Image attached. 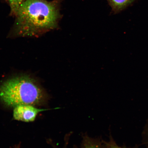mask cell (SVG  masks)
I'll return each instance as SVG.
<instances>
[{
  "mask_svg": "<svg viewBox=\"0 0 148 148\" xmlns=\"http://www.w3.org/2000/svg\"><path fill=\"white\" fill-rule=\"evenodd\" d=\"M114 13L123 10L134 0H107Z\"/></svg>",
  "mask_w": 148,
  "mask_h": 148,
  "instance_id": "5b68a950",
  "label": "cell"
},
{
  "mask_svg": "<svg viewBox=\"0 0 148 148\" xmlns=\"http://www.w3.org/2000/svg\"><path fill=\"white\" fill-rule=\"evenodd\" d=\"M14 148H20L19 146H18L17 147H15Z\"/></svg>",
  "mask_w": 148,
  "mask_h": 148,
  "instance_id": "9c48e42d",
  "label": "cell"
},
{
  "mask_svg": "<svg viewBox=\"0 0 148 148\" xmlns=\"http://www.w3.org/2000/svg\"><path fill=\"white\" fill-rule=\"evenodd\" d=\"M145 142L148 147V121L145 130Z\"/></svg>",
  "mask_w": 148,
  "mask_h": 148,
  "instance_id": "ba28073f",
  "label": "cell"
},
{
  "mask_svg": "<svg viewBox=\"0 0 148 148\" xmlns=\"http://www.w3.org/2000/svg\"><path fill=\"white\" fill-rule=\"evenodd\" d=\"M46 110L37 108L33 105H19L14 107L13 117L18 121L32 122L36 119L40 112Z\"/></svg>",
  "mask_w": 148,
  "mask_h": 148,
  "instance_id": "3957f363",
  "label": "cell"
},
{
  "mask_svg": "<svg viewBox=\"0 0 148 148\" xmlns=\"http://www.w3.org/2000/svg\"><path fill=\"white\" fill-rule=\"evenodd\" d=\"M25 0H8L10 8V14L15 16L20 5Z\"/></svg>",
  "mask_w": 148,
  "mask_h": 148,
  "instance_id": "8992f818",
  "label": "cell"
},
{
  "mask_svg": "<svg viewBox=\"0 0 148 148\" xmlns=\"http://www.w3.org/2000/svg\"><path fill=\"white\" fill-rule=\"evenodd\" d=\"M105 148H127L125 147H121L118 145L112 136H110L108 141H103Z\"/></svg>",
  "mask_w": 148,
  "mask_h": 148,
  "instance_id": "52a82bcc",
  "label": "cell"
},
{
  "mask_svg": "<svg viewBox=\"0 0 148 148\" xmlns=\"http://www.w3.org/2000/svg\"><path fill=\"white\" fill-rule=\"evenodd\" d=\"M62 1L25 0L15 15V31L21 36H32L56 28L62 17Z\"/></svg>",
  "mask_w": 148,
  "mask_h": 148,
  "instance_id": "6da1fadb",
  "label": "cell"
},
{
  "mask_svg": "<svg viewBox=\"0 0 148 148\" xmlns=\"http://www.w3.org/2000/svg\"><path fill=\"white\" fill-rule=\"evenodd\" d=\"M45 98L43 90L38 83L27 76L12 77L0 86V99L9 107L41 104Z\"/></svg>",
  "mask_w": 148,
  "mask_h": 148,
  "instance_id": "7a4b0ae2",
  "label": "cell"
},
{
  "mask_svg": "<svg viewBox=\"0 0 148 148\" xmlns=\"http://www.w3.org/2000/svg\"><path fill=\"white\" fill-rule=\"evenodd\" d=\"M81 148H105L103 142L97 139L92 138L87 135L83 137Z\"/></svg>",
  "mask_w": 148,
  "mask_h": 148,
  "instance_id": "277c9868",
  "label": "cell"
}]
</instances>
